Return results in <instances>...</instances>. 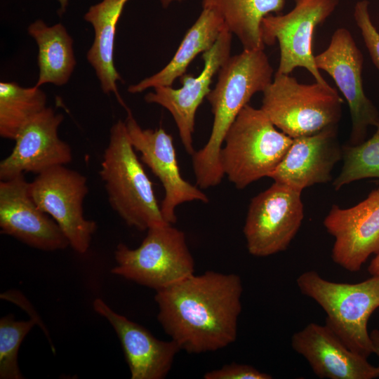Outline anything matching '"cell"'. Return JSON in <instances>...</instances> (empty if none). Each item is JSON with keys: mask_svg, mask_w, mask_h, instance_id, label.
Wrapping results in <instances>:
<instances>
[{"mask_svg": "<svg viewBox=\"0 0 379 379\" xmlns=\"http://www.w3.org/2000/svg\"><path fill=\"white\" fill-rule=\"evenodd\" d=\"M343 103L329 84H302L291 74L275 72L262 92L260 109L279 130L295 138L338 126Z\"/></svg>", "mask_w": 379, "mask_h": 379, "instance_id": "cell-6", "label": "cell"}, {"mask_svg": "<svg viewBox=\"0 0 379 379\" xmlns=\"http://www.w3.org/2000/svg\"><path fill=\"white\" fill-rule=\"evenodd\" d=\"M129 1L102 0L91 6L84 17L94 30L87 61L93 68L103 93L115 94L124 107L117 88V82L122 79L114 65V53L117 23Z\"/></svg>", "mask_w": 379, "mask_h": 379, "instance_id": "cell-20", "label": "cell"}, {"mask_svg": "<svg viewBox=\"0 0 379 379\" xmlns=\"http://www.w3.org/2000/svg\"><path fill=\"white\" fill-rule=\"evenodd\" d=\"M373 353L379 357V330L373 329L370 333Z\"/></svg>", "mask_w": 379, "mask_h": 379, "instance_id": "cell-29", "label": "cell"}, {"mask_svg": "<svg viewBox=\"0 0 379 379\" xmlns=\"http://www.w3.org/2000/svg\"><path fill=\"white\" fill-rule=\"evenodd\" d=\"M341 159L338 126H329L314 134L293 138L284 159L269 178L302 192L331 181L332 171Z\"/></svg>", "mask_w": 379, "mask_h": 379, "instance_id": "cell-18", "label": "cell"}, {"mask_svg": "<svg viewBox=\"0 0 379 379\" xmlns=\"http://www.w3.org/2000/svg\"><path fill=\"white\" fill-rule=\"evenodd\" d=\"M135 150L125 122L119 120L110 128L99 175L112 208L127 225L143 231L166 222Z\"/></svg>", "mask_w": 379, "mask_h": 379, "instance_id": "cell-3", "label": "cell"}, {"mask_svg": "<svg viewBox=\"0 0 379 379\" xmlns=\"http://www.w3.org/2000/svg\"><path fill=\"white\" fill-rule=\"evenodd\" d=\"M232 34L225 28L213 45L202 53L204 67L198 76L184 74L180 79L181 87L159 86L145 95L148 103L166 109L176 124L182 144L191 156L195 152L192 135L199 107L211 90L215 74L230 57Z\"/></svg>", "mask_w": 379, "mask_h": 379, "instance_id": "cell-13", "label": "cell"}, {"mask_svg": "<svg viewBox=\"0 0 379 379\" xmlns=\"http://www.w3.org/2000/svg\"><path fill=\"white\" fill-rule=\"evenodd\" d=\"M293 138L279 130L260 108L246 105L228 130L220 153L222 171L239 190L277 168Z\"/></svg>", "mask_w": 379, "mask_h": 379, "instance_id": "cell-4", "label": "cell"}, {"mask_svg": "<svg viewBox=\"0 0 379 379\" xmlns=\"http://www.w3.org/2000/svg\"><path fill=\"white\" fill-rule=\"evenodd\" d=\"M373 135L357 145L342 146V169L333 182L338 191L345 185L365 178L379 180V121Z\"/></svg>", "mask_w": 379, "mask_h": 379, "instance_id": "cell-25", "label": "cell"}, {"mask_svg": "<svg viewBox=\"0 0 379 379\" xmlns=\"http://www.w3.org/2000/svg\"><path fill=\"white\" fill-rule=\"evenodd\" d=\"M184 0H159V2L164 8H167L170 5L176 2H182Z\"/></svg>", "mask_w": 379, "mask_h": 379, "instance_id": "cell-32", "label": "cell"}, {"mask_svg": "<svg viewBox=\"0 0 379 379\" xmlns=\"http://www.w3.org/2000/svg\"><path fill=\"white\" fill-rule=\"evenodd\" d=\"M27 32L38 47L39 77L36 86L66 84L77 65L73 39L60 22L47 25L38 19L27 27Z\"/></svg>", "mask_w": 379, "mask_h": 379, "instance_id": "cell-22", "label": "cell"}, {"mask_svg": "<svg viewBox=\"0 0 379 379\" xmlns=\"http://www.w3.org/2000/svg\"><path fill=\"white\" fill-rule=\"evenodd\" d=\"M205 379H272L268 373L253 366L232 362L220 368L209 371L204 375Z\"/></svg>", "mask_w": 379, "mask_h": 379, "instance_id": "cell-28", "label": "cell"}, {"mask_svg": "<svg viewBox=\"0 0 379 379\" xmlns=\"http://www.w3.org/2000/svg\"><path fill=\"white\" fill-rule=\"evenodd\" d=\"M134 149L141 154L140 159L158 178L164 189L160 204L164 220L175 223V208L194 201L208 203V198L197 185H193L181 175L173 137L162 128L143 129L127 109L124 121Z\"/></svg>", "mask_w": 379, "mask_h": 379, "instance_id": "cell-12", "label": "cell"}, {"mask_svg": "<svg viewBox=\"0 0 379 379\" xmlns=\"http://www.w3.org/2000/svg\"><path fill=\"white\" fill-rule=\"evenodd\" d=\"M57 1L59 4V9H58V13L59 15H62L65 13L67 6L69 4V0H57Z\"/></svg>", "mask_w": 379, "mask_h": 379, "instance_id": "cell-31", "label": "cell"}, {"mask_svg": "<svg viewBox=\"0 0 379 379\" xmlns=\"http://www.w3.org/2000/svg\"><path fill=\"white\" fill-rule=\"evenodd\" d=\"M0 228L1 234L39 250L69 246L57 222L34 201L24 174L0 182Z\"/></svg>", "mask_w": 379, "mask_h": 379, "instance_id": "cell-16", "label": "cell"}, {"mask_svg": "<svg viewBox=\"0 0 379 379\" xmlns=\"http://www.w3.org/2000/svg\"><path fill=\"white\" fill-rule=\"evenodd\" d=\"M243 285L236 274L206 271L156 291L157 319L189 354L223 349L235 342Z\"/></svg>", "mask_w": 379, "mask_h": 379, "instance_id": "cell-1", "label": "cell"}, {"mask_svg": "<svg viewBox=\"0 0 379 379\" xmlns=\"http://www.w3.org/2000/svg\"><path fill=\"white\" fill-rule=\"evenodd\" d=\"M291 346L320 378H379V366H373L367 358L350 350L326 324H308L293 334Z\"/></svg>", "mask_w": 379, "mask_h": 379, "instance_id": "cell-17", "label": "cell"}, {"mask_svg": "<svg viewBox=\"0 0 379 379\" xmlns=\"http://www.w3.org/2000/svg\"><path fill=\"white\" fill-rule=\"evenodd\" d=\"M37 321H17L13 314H8L0 319V378L22 379L18 354L20 346Z\"/></svg>", "mask_w": 379, "mask_h": 379, "instance_id": "cell-26", "label": "cell"}, {"mask_svg": "<svg viewBox=\"0 0 379 379\" xmlns=\"http://www.w3.org/2000/svg\"><path fill=\"white\" fill-rule=\"evenodd\" d=\"M368 272L371 276H379V251L368 265Z\"/></svg>", "mask_w": 379, "mask_h": 379, "instance_id": "cell-30", "label": "cell"}, {"mask_svg": "<svg viewBox=\"0 0 379 379\" xmlns=\"http://www.w3.org/2000/svg\"><path fill=\"white\" fill-rule=\"evenodd\" d=\"M297 286L326 314L325 324L352 351L368 358L373 353L368 321L379 307V276L357 284L322 278L315 270L302 273Z\"/></svg>", "mask_w": 379, "mask_h": 379, "instance_id": "cell-5", "label": "cell"}, {"mask_svg": "<svg viewBox=\"0 0 379 379\" xmlns=\"http://www.w3.org/2000/svg\"><path fill=\"white\" fill-rule=\"evenodd\" d=\"M64 116L46 107L32 118L14 140L9 155L0 162V180L33 173L36 175L72 161L71 147L58 135Z\"/></svg>", "mask_w": 379, "mask_h": 379, "instance_id": "cell-15", "label": "cell"}, {"mask_svg": "<svg viewBox=\"0 0 379 379\" xmlns=\"http://www.w3.org/2000/svg\"><path fill=\"white\" fill-rule=\"evenodd\" d=\"M368 6L367 0L357 1L354 8L353 17L360 29L369 55L379 70V32L371 19Z\"/></svg>", "mask_w": 379, "mask_h": 379, "instance_id": "cell-27", "label": "cell"}, {"mask_svg": "<svg viewBox=\"0 0 379 379\" xmlns=\"http://www.w3.org/2000/svg\"><path fill=\"white\" fill-rule=\"evenodd\" d=\"M65 166L36 175L29 182V192L37 206L57 222L69 246L84 254L90 247L97 224L84 215V201L88 193L86 177Z\"/></svg>", "mask_w": 379, "mask_h": 379, "instance_id": "cell-9", "label": "cell"}, {"mask_svg": "<svg viewBox=\"0 0 379 379\" xmlns=\"http://www.w3.org/2000/svg\"><path fill=\"white\" fill-rule=\"evenodd\" d=\"M323 224L335 239L333 261L349 272L360 270L379 251V188L352 207L333 205Z\"/></svg>", "mask_w": 379, "mask_h": 379, "instance_id": "cell-14", "label": "cell"}, {"mask_svg": "<svg viewBox=\"0 0 379 379\" xmlns=\"http://www.w3.org/2000/svg\"><path fill=\"white\" fill-rule=\"evenodd\" d=\"M46 95L37 86L0 82V136L15 140L22 127L46 107Z\"/></svg>", "mask_w": 379, "mask_h": 379, "instance_id": "cell-24", "label": "cell"}, {"mask_svg": "<svg viewBox=\"0 0 379 379\" xmlns=\"http://www.w3.org/2000/svg\"><path fill=\"white\" fill-rule=\"evenodd\" d=\"M225 28L222 19L217 13L202 8L168 64L154 74L130 85L128 91L135 94L149 88L172 86L177 79L186 74L187 67L197 55L213 46Z\"/></svg>", "mask_w": 379, "mask_h": 379, "instance_id": "cell-21", "label": "cell"}, {"mask_svg": "<svg viewBox=\"0 0 379 379\" xmlns=\"http://www.w3.org/2000/svg\"><path fill=\"white\" fill-rule=\"evenodd\" d=\"M274 70L264 49H243L226 60L218 81L206 96L213 114L210 137L192 156L197 185L207 189L218 185L225 176L220 153L225 135L241 110L253 95L272 81Z\"/></svg>", "mask_w": 379, "mask_h": 379, "instance_id": "cell-2", "label": "cell"}, {"mask_svg": "<svg viewBox=\"0 0 379 379\" xmlns=\"http://www.w3.org/2000/svg\"><path fill=\"white\" fill-rule=\"evenodd\" d=\"M286 0H201L223 20L226 29L241 42L244 49H264L261 23L270 14H279Z\"/></svg>", "mask_w": 379, "mask_h": 379, "instance_id": "cell-23", "label": "cell"}, {"mask_svg": "<svg viewBox=\"0 0 379 379\" xmlns=\"http://www.w3.org/2000/svg\"><path fill=\"white\" fill-rule=\"evenodd\" d=\"M301 193L274 182L251 199L243 228L251 255L267 257L287 249L304 218Z\"/></svg>", "mask_w": 379, "mask_h": 379, "instance_id": "cell-10", "label": "cell"}, {"mask_svg": "<svg viewBox=\"0 0 379 379\" xmlns=\"http://www.w3.org/2000/svg\"><path fill=\"white\" fill-rule=\"evenodd\" d=\"M93 307L115 331L131 379H163L168 375L181 350L174 340L157 339L142 326L114 312L100 298L93 300Z\"/></svg>", "mask_w": 379, "mask_h": 379, "instance_id": "cell-19", "label": "cell"}, {"mask_svg": "<svg viewBox=\"0 0 379 379\" xmlns=\"http://www.w3.org/2000/svg\"><path fill=\"white\" fill-rule=\"evenodd\" d=\"M293 8L286 14H270L261 23L263 44L278 41L279 62L277 73L290 74L297 67L306 69L315 81L328 84L314 62L312 40L315 29L336 9L339 0H294Z\"/></svg>", "mask_w": 379, "mask_h": 379, "instance_id": "cell-8", "label": "cell"}, {"mask_svg": "<svg viewBox=\"0 0 379 379\" xmlns=\"http://www.w3.org/2000/svg\"><path fill=\"white\" fill-rule=\"evenodd\" d=\"M141 244L130 248L119 243L114 251L117 265L111 273L158 291L194 272V260L185 233L164 223L147 229Z\"/></svg>", "mask_w": 379, "mask_h": 379, "instance_id": "cell-7", "label": "cell"}, {"mask_svg": "<svg viewBox=\"0 0 379 379\" xmlns=\"http://www.w3.org/2000/svg\"><path fill=\"white\" fill-rule=\"evenodd\" d=\"M314 62L319 70L332 77L347 102L352 123L350 144L362 142L368 127L379 121V112L365 94L364 57L350 32L345 27L335 29L328 47L314 55Z\"/></svg>", "mask_w": 379, "mask_h": 379, "instance_id": "cell-11", "label": "cell"}]
</instances>
